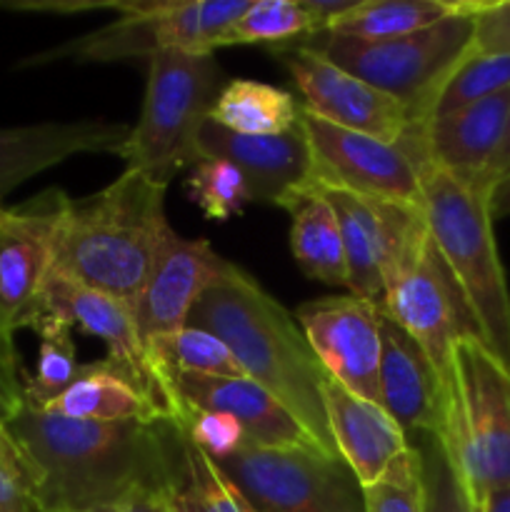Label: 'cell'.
Here are the masks:
<instances>
[{
    "mask_svg": "<svg viewBox=\"0 0 510 512\" xmlns=\"http://www.w3.org/2000/svg\"><path fill=\"white\" fill-rule=\"evenodd\" d=\"M300 330L330 378L380 405V308L358 295H333L295 310Z\"/></svg>",
    "mask_w": 510,
    "mask_h": 512,
    "instance_id": "9a60e30c",
    "label": "cell"
},
{
    "mask_svg": "<svg viewBox=\"0 0 510 512\" xmlns=\"http://www.w3.org/2000/svg\"><path fill=\"white\" fill-rule=\"evenodd\" d=\"M63 190L50 188L15 208L0 205V375L23 390L15 333L25 328L50 273V243Z\"/></svg>",
    "mask_w": 510,
    "mask_h": 512,
    "instance_id": "8fae6325",
    "label": "cell"
},
{
    "mask_svg": "<svg viewBox=\"0 0 510 512\" xmlns=\"http://www.w3.org/2000/svg\"><path fill=\"white\" fill-rule=\"evenodd\" d=\"M468 10L475 23L473 48L480 53L510 55V0H498V3L468 0Z\"/></svg>",
    "mask_w": 510,
    "mask_h": 512,
    "instance_id": "8d00e7d4",
    "label": "cell"
},
{
    "mask_svg": "<svg viewBox=\"0 0 510 512\" xmlns=\"http://www.w3.org/2000/svg\"><path fill=\"white\" fill-rule=\"evenodd\" d=\"M505 90H510V55L480 53L473 48L445 80L433 118L455 113L465 105H473Z\"/></svg>",
    "mask_w": 510,
    "mask_h": 512,
    "instance_id": "4dcf8cb0",
    "label": "cell"
},
{
    "mask_svg": "<svg viewBox=\"0 0 510 512\" xmlns=\"http://www.w3.org/2000/svg\"><path fill=\"white\" fill-rule=\"evenodd\" d=\"M43 410L70 420H90V423L173 420V413L163 400L155 398L130 370L108 358L80 365L78 380Z\"/></svg>",
    "mask_w": 510,
    "mask_h": 512,
    "instance_id": "cb8c5ba5",
    "label": "cell"
},
{
    "mask_svg": "<svg viewBox=\"0 0 510 512\" xmlns=\"http://www.w3.org/2000/svg\"><path fill=\"white\" fill-rule=\"evenodd\" d=\"M8 433L33 465L43 512L120 508L140 490L165 493L188 483L185 435L173 420L90 423L23 400Z\"/></svg>",
    "mask_w": 510,
    "mask_h": 512,
    "instance_id": "6da1fadb",
    "label": "cell"
},
{
    "mask_svg": "<svg viewBox=\"0 0 510 512\" xmlns=\"http://www.w3.org/2000/svg\"><path fill=\"white\" fill-rule=\"evenodd\" d=\"M33 330L40 335L38 365L33 375H25L23 400L43 410L78 380L80 363L73 328L55 320H40Z\"/></svg>",
    "mask_w": 510,
    "mask_h": 512,
    "instance_id": "f1b7e54d",
    "label": "cell"
},
{
    "mask_svg": "<svg viewBox=\"0 0 510 512\" xmlns=\"http://www.w3.org/2000/svg\"><path fill=\"white\" fill-rule=\"evenodd\" d=\"M508 108L510 90H505V93L465 105L455 113L430 118L423 125L428 163L473 188L485 190V170L503 138Z\"/></svg>",
    "mask_w": 510,
    "mask_h": 512,
    "instance_id": "603a6c76",
    "label": "cell"
},
{
    "mask_svg": "<svg viewBox=\"0 0 510 512\" xmlns=\"http://www.w3.org/2000/svg\"><path fill=\"white\" fill-rule=\"evenodd\" d=\"M273 53L293 75L305 100L303 108L325 123L370 135L383 143H400L418 125L413 113L398 100L370 88L305 45H280L273 48Z\"/></svg>",
    "mask_w": 510,
    "mask_h": 512,
    "instance_id": "5bb4252c",
    "label": "cell"
},
{
    "mask_svg": "<svg viewBox=\"0 0 510 512\" xmlns=\"http://www.w3.org/2000/svg\"><path fill=\"white\" fill-rule=\"evenodd\" d=\"M365 490L368 512H423V478L418 450L410 445L378 483Z\"/></svg>",
    "mask_w": 510,
    "mask_h": 512,
    "instance_id": "836d02e7",
    "label": "cell"
},
{
    "mask_svg": "<svg viewBox=\"0 0 510 512\" xmlns=\"http://www.w3.org/2000/svg\"><path fill=\"white\" fill-rule=\"evenodd\" d=\"M508 173H510V108H508V118H505L503 138H500L498 150H495L493 160H490L488 170H485V178H483L485 190L490 193V188H493V185L498 183L500 178H505Z\"/></svg>",
    "mask_w": 510,
    "mask_h": 512,
    "instance_id": "ab89813d",
    "label": "cell"
},
{
    "mask_svg": "<svg viewBox=\"0 0 510 512\" xmlns=\"http://www.w3.org/2000/svg\"><path fill=\"white\" fill-rule=\"evenodd\" d=\"M123 508V505H120ZM120 508H93V510H68V512H120Z\"/></svg>",
    "mask_w": 510,
    "mask_h": 512,
    "instance_id": "f6af8a7d",
    "label": "cell"
},
{
    "mask_svg": "<svg viewBox=\"0 0 510 512\" xmlns=\"http://www.w3.org/2000/svg\"><path fill=\"white\" fill-rule=\"evenodd\" d=\"M455 10L458 3L450 0H358L353 10H348L323 33L378 43L430 28Z\"/></svg>",
    "mask_w": 510,
    "mask_h": 512,
    "instance_id": "4316f807",
    "label": "cell"
},
{
    "mask_svg": "<svg viewBox=\"0 0 510 512\" xmlns=\"http://www.w3.org/2000/svg\"><path fill=\"white\" fill-rule=\"evenodd\" d=\"M378 308L425 350L440 378L448 375L455 345L465 338H480L473 310L435 250L433 238L403 273L390 280Z\"/></svg>",
    "mask_w": 510,
    "mask_h": 512,
    "instance_id": "4fadbf2b",
    "label": "cell"
},
{
    "mask_svg": "<svg viewBox=\"0 0 510 512\" xmlns=\"http://www.w3.org/2000/svg\"><path fill=\"white\" fill-rule=\"evenodd\" d=\"M130 125L108 120H70L0 128V205L3 198L33 175L65 163L73 155H120Z\"/></svg>",
    "mask_w": 510,
    "mask_h": 512,
    "instance_id": "ffe728a7",
    "label": "cell"
},
{
    "mask_svg": "<svg viewBox=\"0 0 510 512\" xmlns=\"http://www.w3.org/2000/svg\"><path fill=\"white\" fill-rule=\"evenodd\" d=\"M0 512H43L35 498L33 465L0 460Z\"/></svg>",
    "mask_w": 510,
    "mask_h": 512,
    "instance_id": "74e56055",
    "label": "cell"
},
{
    "mask_svg": "<svg viewBox=\"0 0 510 512\" xmlns=\"http://www.w3.org/2000/svg\"><path fill=\"white\" fill-rule=\"evenodd\" d=\"M308 35H313V20L300 0H250L248 10L220 35L218 48L270 45L273 50Z\"/></svg>",
    "mask_w": 510,
    "mask_h": 512,
    "instance_id": "f546056e",
    "label": "cell"
},
{
    "mask_svg": "<svg viewBox=\"0 0 510 512\" xmlns=\"http://www.w3.org/2000/svg\"><path fill=\"white\" fill-rule=\"evenodd\" d=\"M170 490L165 493H155V490H140L135 493L128 503L120 508V512H165V498H168Z\"/></svg>",
    "mask_w": 510,
    "mask_h": 512,
    "instance_id": "60d3db41",
    "label": "cell"
},
{
    "mask_svg": "<svg viewBox=\"0 0 510 512\" xmlns=\"http://www.w3.org/2000/svg\"><path fill=\"white\" fill-rule=\"evenodd\" d=\"M278 208L290 213V250L298 268L310 280L333 288H348L343 233L338 215L323 190L303 185L290 193Z\"/></svg>",
    "mask_w": 510,
    "mask_h": 512,
    "instance_id": "d4e9b609",
    "label": "cell"
},
{
    "mask_svg": "<svg viewBox=\"0 0 510 512\" xmlns=\"http://www.w3.org/2000/svg\"><path fill=\"white\" fill-rule=\"evenodd\" d=\"M150 368L163 380L165 375L195 373V375H223V378H245L243 368L228 345L218 335L208 333L195 325L170 335H160L145 343Z\"/></svg>",
    "mask_w": 510,
    "mask_h": 512,
    "instance_id": "83f0119b",
    "label": "cell"
},
{
    "mask_svg": "<svg viewBox=\"0 0 510 512\" xmlns=\"http://www.w3.org/2000/svg\"><path fill=\"white\" fill-rule=\"evenodd\" d=\"M228 268L230 260L220 258L208 240L180 238L173 230L133 303L135 328L143 345L160 335L183 330L198 300L228 273Z\"/></svg>",
    "mask_w": 510,
    "mask_h": 512,
    "instance_id": "e0dca14e",
    "label": "cell"
},
{
    "mask_svg": "<svg viewBox=\"0 0 510 512\" xmlns=\"http://www.w3.org/2000/svg\"><path fill=\"white\" fill-rule=\"evenodd\" d=\"M185 468H188V483L203 495L213 512H258L235 488L233 480L208 455L200 453L188 438H185Z\"/></svg>",
    "mask_w": 510,
    "mask_h": 512,
    "instance_id": "e575fe53",
    "label": "cell"
},
{
    "mask_svg": "<svg viewBox=\"0 0 510 512\" xmlns=\"http://www.w3.org/2000/svg\"><path fill=\"white\" fill-rule=\"evenodd\" d=\"M298 125L310 148V178L305 185L408 205L423 203V168L400 143H383L370 135L330 125L308 113L303 105Z\"/></svg>",
    "mask_w": 510,
    "mask_h": 512,
    "instance_id": "7c38bea8",
    "label": "cell"
},
{
    "mask_svg": "<svg viewBox=\"0 0 510 512\" xmlns=\"http://www.w3.org/2000/svg\"><path fill=\"white\" fill-rule=\"evenodd\" d=\"M473 40L475 23L465 0L440 23L403 38L365 43L315 33L298 40V45L325 55L330 63L405 105L418 123H428L445 80L473 50Z\"/></svg>",
    "mask_w": 510,
    "mask_h": 512,
    "instance_id": "52a82bcc",
    "label": "cell"
},
{
    "mask_svg": "<svg viewBox=\"0 0 510 512\" xmlns=\"http://www.w3.org/2000/svg\"><path fill=\"white\" fill-rule=\"evenodd\" d=\"M418 450L420 478H423V512H480L465 490L443 440L435 433H420L410 438Z\"/></svg>",
    "mask_w": 510,
    "mask_h": 512,
    "instance_id": "1f68e13d",
    "label": "cell"
},
{
    "mask_svg": "<svg viewBox=\"0 0 510 512\" xmlns=\"http://www.w3.org/2000/svg\"><path fill=\"white\" fill-rule=\"evenodd\" d=\"M198 155L235 165L253 203L280 205L310 178V148L300 125L283 135H240L208 120L200 128Z\"/></svg>",
    "mask_w": 510,
    "mask_h": 512,
    "instance_id": "d6986e66",
    "label": "cell"
},
{
    "mask_svg": "<svg viewBox=\"0 0 510 512\" xmlns=\"http://www.w3.org/2000/svg\"><path fill=\"white\" fill-rule=\"evenodd\" d=\"M165 190V183L125 168L98 193L60 195L50 270L133 308L173 233L165 218Z\"/></svg>",
    "mask_w": 510,
    "mask_h": 512,
    "instance_id": "7a4b0ae2",
    "label": "cell"
},
{
    "mask_svg": "<svg viewBox=\"0 0 510 512\" xmlns=\"http://www.w3.org/2000/svg\"><path fill=\"white\" fill-rule=\"evenodd\" d=\"M323 405L338 455L363 488L378 483L410 448V438L383 405L360 398L330 375L323 380Z\"/></svg>",
    "mask_w": 510,
    "mask_h": 512,
    "instance_id": "7402d4cb",
    "label": "cell"
},
{
    "mask_svg": "<svg viewBox=\"0 0 510 512\" xmlns=\"http://www.w3.org/2000/svg\"><path fill=\"white\" fill-rule=\"evenodd\" d=\"M438 435L475 505L510 485V370L480 338L453 348Z\"/></svg>",
    "mask_w": 510,
    "mask_h": 512,
    "instance_id": "5b68a950",
    "label": "cell"
},
{
    "mask_svg": "<svg viewBox=\"0 0 510 512\" xmlns=\"http://www.w3.org/2000/svg\"><path fill=\"white\" fill-rule=\"evenodd\" d=\"M338 215L350 295L380 305L385 288L428 243L423 205L320 188Z\"/></svg>",
    "mask_w": 510,
    "mask_h": 512,
    "instance_id": "30bf717a",
    "label": "cell"
},
{
    "mask_svg": "<svg viewBox=\"0 0 510 512\" xmlns=\"http://www.w3.org/2000/svg\"><path fill=\"white\" fill-rule=\"evenodd\" d=\"M250 0H160L150 13L118 18L103 28L33 55L23 65H43L55 60L73 63H120L145 58L163 50L188 53H215L218 40L240 15Z\"/></svg>",
    "mask_w": 510,
    "mask_h": 512,
    "instance_id": "9c48e42d",
    "label": "cell"
},
{
    "mask_svg": "<svg viewBox=\"0 0 510 512\" xmlns=\"http://www.w3.org/2000/svg\"><path fill=\"white\" fill-rule=\"evenodd\" d=\"M40 320H55V323L80 328L83 333L98 338L108 350L105 358L130 370L173 413V403H170L163 383L150 368L148 353H145V345L135 328L133 308L125 300L85 288V285L50 270L38 298H35L33 310L25 320V328L33 330V325H38Z\"/></svg>",
    "mask_w": 510,
    "mask_h": 512,
    "instance_id": "2e32d148",
    "label": "cell"
},
{
    "mask_svg": "<svg viewBox=\"0 0 510 512\" xmlns=\"http://www.w3.org/2000/svg\"><path fill=\"white\" fill-rule=\"evenodd\" d=\"M488 208L493 220L510 218V173L500 178L488 193Z\"/></svg>",
    "mask_w": 510,
    "mask_h": 512,
    "instance_id": "b9f144b4",
    "label": "cell"
},
{
    "mask_svg": "<svg viewBox=\"0 0 510 512\" xmlns=\"http://www.w3.org/2000/svg\"><path fill=\"white\" fill-rule=\"evenodd\" d=\"M165 512H188L183 508V503H180V488H173L168 493V498H165Z\"/></svg>",
    "mask_w": 510,
    "mask_h": 512,
    "instance_id": "ee69618b",
    "label": "cell"
},
{
    "mask_svg": "<svg viewBox=\"0 0 510 512\" xmlns=\"http://www.w3.org/2000/svg\"><path fill=\"white\" fill-rule=\"evenodd\" d=\"M423 213L435 250L475 315L480 338L510 370V290L493 233L488 193L443 170L420 173Z\"/></svg>",
    "mask_w": 510,
    "mask_h": 512,
    "instance_id": "277c9868",
    "label": "cell"
},
{
    "mask_svg": "<svg viewBox=\"0 0 510 512\" xmlns=\"http://www.w3.org/2000/svg\"><path fill=\"white\" fill-rule=\"evenodd\" d=\"M480 512H510V485L495 488L485 493V498L478 503Z\"/></svg>",
    "mask_w": 510,
    "mask_h": 512,
    "instance_id": "7bdbcfd3",
    "label": "cell"
},
{
    "mask_svg": "<svg viewBox=\"0 0 510 512\" xmlns=\"http://www.w3.org/2000/svg\"><path fill=\"white\" fill-rule=\"evenodd\" d=\"M225 73L213 53L163 50L148 60L143 110L130 128L120 158L158 183L198 165V135L210 120L225 85Z\"/></svg>",
    "mask_w": 510,
    "mask_h": 512,
    "instance_id": "8992f818",
    "label": "cell"
},
{
    "mask_svg": "<svg viewBox=\"0 0 510 512\" xmlns=\"http://www.w3.org/2000/svg\"><path fill=\"white\" fill-rule=\"evenodd\" d=\"M215 465L258 512H368L363 485L348 463L315 445L245 443Z\"/></svg>",
    "mask_w": 510,
    "mask_h": 512,
    "instance_id": "ba28073f",
    "label": "cell"
},
{
    "mask_svg": "<svg viewBox=\"0 0 510 512\" xmlns=\"http://www.w3.org/2000/svg\"><path fill=\"white\" fill-rule=\"evenodd\" d=\"M160 383L173 403L175 423L188 410L223 413L238 420L245 433V443L263 445V448L315 445L303 425L288 413V408L255 380L175 373L165 375Z\"/></svg>",
    "mask_w": 510,
    "mask_h": 512,
    "instance_id": "ac0fdd59",
    "label": "cell"
},
{
    "mask_svg": "<svg viewBox=\"0 0 510 512\" xmlns=\"http://www.w3.org/2000/svg\"><path fill=\"white\" fill-rule=\"evenodd\" d=\"M380 405L408 438L435 433L443 420V378L425 350L380 310Z\"/></svg>",
    "mask_w": 510,
    "mask_h": 512,
    "instance_id": "44dd1931",
    "label": "cell"
},
{
    "mask_svg": "<svg viewBox=\"0 0 510 512\" xmlns=\"http://www.w3.org/2000/svg\"><path fill=\"white\" fill-rule=\"evenodd\" d=\"M300 105L293 95L258 80H228L210 120L240 135H283L298 128Z\"/></svg>",
    "mask_w": 510,
    "mask_h": 512,
    "instance_id": "484cf974",
    "label": "cell"
},
{
    "mask_svg": "<svg viewBox=\"0 0 510 512\" xmlns=\"http://www.w3.org/2000/svg\"><path fill=\"white\" fill-rule=\"evenodd\" d=\"M188 325L218 335L245 378L275 395L323 453L338 455L323 405L328 373L295 315L265 293L258 280L230 263L228 273L198 300Z\"/></svg>",
    "mask_w": 510,
    "mask_h": 512,
    "instance_id": "3957f363",
    "label": "cell"
},
{
    "mask_svg": "<svg viewBox=\"0 0 510 512\" xmlns=\"http://www.w3.org/2000/svg\"><path fill=\"white\" fill-rule=\"evenodd\" d=\"M185 190L190 200L203 210L205 218L218 220V223L235 218L243 213L245 205L253 203L240 170L225 160L205 158L193 165L185 180Z\"/></svg>",
    "mask_w": 510,
    "mask_h": 512,
    "instance_id": "d6a6232c",
    "label": "cell"
},
{
    "mask_svg": "<svg viewBox=\"0 0 510 512\" xmlns=\"http://www.w3.org/2000/svg\"><path fill=\"white\" fill-rule=\"evenodd\" d=\"M20 405H23V395L10 390L8 385L0 380V455L18 453V443H15L13 435L8 433V420L13 418L15 410H18Z\"/></svg>",
    "mask_w": 510,
    "mask_h": 512,
    "instance_id": "f35d334b",
    "label": "cell"
},
{
    "mask_svg": "<svg viewBox=\"0 0 510 512\" xmlns=\"http://www.w3.org/2000/svg\"><path fill=\"white\" fill-rule=\"evenodd\" d=\"M178 425L180 430H183L185 438H188L200 453H205L210 460H215V463L230 458V455L238 453L245 445L243 428H240L238 420L230 418V415L188 410V413L180 415Z\"/></svg>",
    "mask_w": 510,
    "mask_h": 512,
    "instance_id": "d590c367",
    "label": "cell"
}]
</instances>
